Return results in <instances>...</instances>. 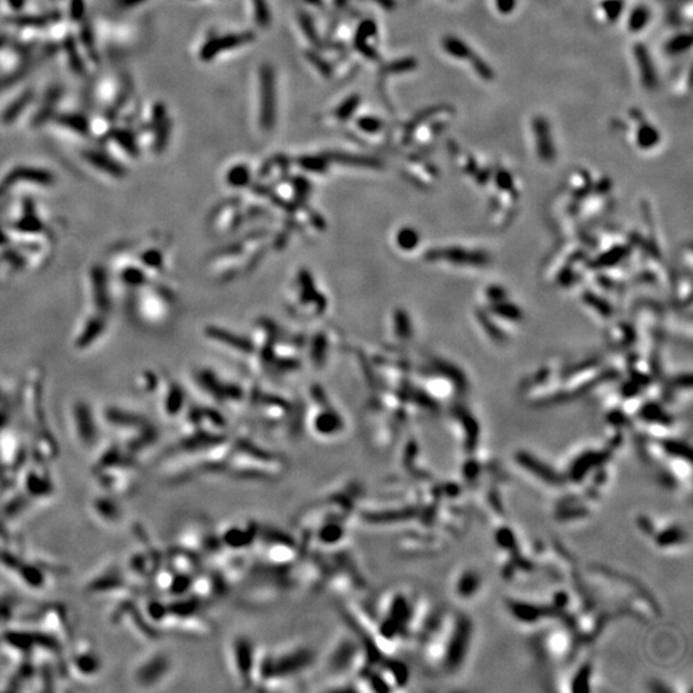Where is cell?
<instances>
[{
  "label": "cell",
  "mask_w": 693,
  "mask_h": 693,
  "mask_svg": "<svg viewBox=\"0 0 693 693\" xmlns=\"http://www.w3.org/2000/svg\"><path fill=\"white\" fill-rule=\"evenodd\" d=\"M636 338H637V331L627 322H617L615 326L610 329V342L615 344L619 348L629 345L628 343L630 342L633 343Z\"/></svg>",
  "instance_id": "cb8c5ba5"
},
{
  "label": "cell",
  "mask_w": 693,
  "mask_h": 693,
  "mask_svg": "<svg viewBox=\"0 0 693 693\" xmlns=\"http://www.w3.org/2000/svg\"><path fill=\"white\" fill-rule=\"evenodd\" d=\"M581 301L593 315L600 317V319L608 320L612 316V312H614L612 306L610 304V302L605 297L601 295V293L597 295L593 290H584L581 293Z\"/></svg>",
  "instance_id": "7402d4cb"
},
{
  "label": "cell",
  "mask_w": 693,
  "mask_h": 693,
  "mask_svg": "<svg viewBox=\"0 0 693 693\" xmlns=\"http://www.w3.org/2000/svg\"><path fill=\"white\" fill-rule=\"evenodd\" d=\"M630 57L641 89L647 93L658 91L660 88V75L656 62L647 44L641 40L633 42L630 47Z\"/></svg>",
  "instance_id": "5bb4252c"
},
{
  "label": "cell",
  "mask_w": 693,
  "mask_h": 693,
  "mask_svg": "<svg viewBox=\"0 0 693 693\" xmlns=\"http://www.w3.org/2000/svg\"><path fill=\"white\" fill-rule=\"evenodd\" d=\"M482 295H483L485 304L504 301V300L510 297L507 289L504 285H499V284H490V285H487V287L484 288Z\"/></svg>",
  "instance_id": "83f0119b"
},
{
  "label": "cell",
  "mask_w": 693,
  "mask_h": 693,
  "mask_svg": "<svg viewBox=\"0 0 693 693\" xmlns=\"http://www.w3.org/2000/svg\"><path fill=\"white\" fill-rule=\"evenodd\" d=\"M627 9V0H596L592 17L601 26H614L622 21Z\"/></svg>",
  "instance_id": "ac0fdd59"
},
{
  "label": "cell",
  "mask_w": 693,
  "mask_h": 693,
  "mask_svg": "<svg viewBox=\"0 0 693 693\" xmlns=\"http://www.w3.org/2000/svg\"><path fill=\"white\" fill-rule=\"evenodd\" d=\"M490 186V221L493 227H506L510 225L518 208L521 189L518 177L511 168L504 165L493 167ZM488 186V188H490Z\"/></svg>",
  "instance_id": "3957f363"
},
{
  "label": "cell",
  "mask_w": 693,
  "mask_h": 693,
  "mask_svg": "<svg viewBox=\"0 0 693 693\" xmlns=\"http://www.w3.org/2000/svg\"><path fill=\"white\" fill-rule=\"evenodd\" d=\"M248 179H249V171L243 165L231 168L227 174V182L232 186H243L248 182Z\"/></svg>",
  "instance_id": "f546056e"
},
{
  "label": "cell",
  "mask_w": 693,
  "mask_h": 693,
  "mask_svg": "<svg viewBox=\"0 0 693 693\" xmlns=\"http://www.w3.org/2000/svg\"><path fill=\"white\" fill-rule=\"evenodd\" d=\"M319 655L304 642L257 646L253 668V689L295 692L304 689L315 674Z\"/></svg>",
  "instance_id": "6da1fadb"
},
{
  "label": "cell",
  "mask_w": 693,
  "mask_h": 693,
  "mask_svg": "<svg viewBox=\"0 0 693 693\" xmlns=\"http://www.w3.org/2000/svg\"><path fill=\"white\" fill-rule=\"evenodd\" d=\"M302 166L307 167L309 171H322L324 161L319 160V158H304L302 161Z\"/></svg>",
  "instance_id": "74e56055"
},
{
  "label": "cell",
  "mask_w": 693,
  "mask_h": 693,
  "mask_svg": "<svg viewBox=\"0 0 693 693\" xmlns=\"http://www.w3.org/2000/svg\"><path fill=\"white\" fill-rule=\"evenodd\" d=\"M490 7L498 17H511L516 13L519 8V0H490Z\"/></svg>",
  "instance_id": "4316f807"
},
{
  "label": "cell",
  "mask_w": 693,
  "mask_h": 693,
  "mask_svg": "<svg viewBox=\"0 0 693 693\" xmlns=\"http://www.w3.org/2000/svg\"><path fill=\"white\" fill-rule=\"evenodd\" d=\"M58 121L61 124H64V126L71 127L78 133H88V129H89L86 119L81 116H77V114H64L58 119Z\"/></svg>",
  "instance_id": "f1b7e54d"
},
{
  "label": "cell",
  "mask_w": 693,
  "mask_h": 693,
  "mask_svg": "<svg viewBox=\"0 0 693 693\" xmlns=\"http://www.w3.org/2000/svg\"><path fill=\"white\" fill-rule=\"evenodd\" d=\"M254 4V17L261 28H267L270 25V9L267 7L266 0H253Z\"/></svg>",
  "instance_id": "4dcf8cb0"
},
{
  "label": "cell",
  "mask_w": 693,
  "mask_h": 693,
  "mask_svg": "<svg viewBox=\"0 0 693 693\" xmlns=\"http://www.w3.org/2000/svg\"><path fill=\"white\" fill-rule=\"evenodd\" d=\"M254 561L273 567H292L303 553L300 540L276 528L259 524L252 550Z\"/></svg>",
  "instance_id": "277c9868"
},
{
  "label": "cell",
  "mask_w": 693,
  "mask_h": 693,
  "mask_svg": "<svg viewBox=\"0 0 693 693\" xmlns=\"http://www.w3.org/2000/svg\"><path fill=\"white\" fill-rule=\"evenodd\" d=\"M476 322L479 325L480 330L483 331L490 342L497 344H504L509 340V336L504 326L494 320L492 316L485 311V308H476L474 311Z\"/></svg>",
  "instance_id": "44dd1931"
},
{
  "label": "cell",
  "mask_w": 693,
  "mask_h": 693,
  "mask_svg": "<svg viewBox=\"0 0 693 693\" xmlns=\"http://www.w3.org/2000/svg\"><path fill=\"white\" fill-rule=\"evenodd\" d=\"M358 103H360V98L358 97H350L348 100H345L343 105L339 107V109L336 111V116L340 119H348L350 114L356 111Z\"/></svg>",
  "instance_id": "836d02e7"
},
{
  "label": "cell",
  "mask_w": 693,
  "mask_h": 693,
  "mask_svg": "<svg viewBox=\"0 0 693 693\" xmlns=\"http://www.w3.org/2000/svg\"><path fill=\"white\" fill-rule=\"evenodd\" d=\"M396 244L401 251L410 253L417 249L420 244V234L410 226H403L396 235Z\"/></svg>",
  "instance_id": "d4e9b609"
},
{
  "label": "cell",
  "mask_w": 693,
  "mask_h": 693,
  "mask_svg": "<svg viewBox=\"0 0 693 693\" xmlns=\"http://www.w3.org/2000/svg\"><path fill=\"white\" fill-rule=\"evenodd\" d=\"M611 127L624 135L633 149L651 153L663 144V131L639 107H630L623 117L611 119Z\"/></svg>",
  "instance_id": "5b68a950"
},
{
  "label": "cell",
  "mask_w": 693,
  "mask_h": 693,
  "mask_svg": "<svg viewBox=\"0 0 693 693\" xmlns=\"http://www.w3.org/2000/svg\"><path fill=\"white\" fill-rule=\"evenodd\" d=\"M432 263H439L454 268H483L490 265V256L480 247L465 244H447L435 247L425 254Z\"/></svg>",
  "instance_id": "9c48e42d"
},
{
  "label": "cell",
  "mask_w": 693,
  "mask_h": 693,
  "mask_svg": "<svg viewBox=\"0 0 693 693\" xmlns=\"http://www.w3.org/2000/svg\"><path fill=\"white\" fill-rule=\"evenodd\" d=\"M259 524L252 519H232L215 531L218 546L229 552H252Z\"/></svg>",
  "instance_id": "8fae6325"
},
{
  "label": "cell",
  "mask_w": 693,
  "mask_h": 693,
  "mask_svg": "<svg viewBox=\"0 0 693 693\" xmlns=\"http://www.w3.org/2000/svg\"><path fill=\"white\" fill-rule=\"evenodd\" d=\"M479 579L476 578L475 575L471 574V573H468V574L463 575L460 579V583H458V591L461 592L463 596H470L473 592H475L474 589L476 588V584L479 583Z\"/></svg>",
  "instance_id": "d6a6232c"
},
{
  "label": "cell",
  "mask_w": 693,
  "mask_h": 693,
  "mask_svg": "<svg viewBox=\"0 0 693 693\" xmlns=\"http://www.w3.org/2000/svg\"><path fill=\"white\" fill-rule=\"evenodd\" d=\"M288 462L284 456L256 442L232 439L230 451L218 469V476L235 482L265 483L285 474Z\"/></svg>",
  "instance_id": "7a4b0ae2"
},
{
  "label": "cell",
  "mask_w": 693,
  "mask_h": 693,
  "mask_svg": "<svg viewBox=\"0 0 693 693\" xmlns=\"http://www.w3.org/2000/svg\"><path fill=\"white\" fill-rule=\"evenodd\" d=\"M8 1H9L11 7L13 8V9H21L26 0H8Z\"/></svg>",
  "instance_id": "ab89813d"
},
{
  "label": "cell",
  "mask_w": 693,
  "mask_h": 693,
  "mask_svg": "<svg viewBox=\"0 0 693 693\" xmlns=\"http://www.w3.org/2000/svg\"><path fill=\"white\" fill-rule=\"evenodd\" d=\"M174 672V661L171 656L163 651L150 655L138 668V680L146 687H160L165 685Z\"/></svg>",
  "instance_id": "9a60e30c"
},
{
  "label": "cell",
  "mask_w": 693,
  "mask_h": 693,
  "mask_svg": "<svg viewBox=\"0 0 693 693\" xmlns=\"http://www.w3.org/2000/svg\"><path fill=\"white\" fill-rule=\"evenodd\" d=\"M456 117V109L449 105H435L419 113L405 130V141L429 144L444 133Z\"/></svg>",
  "instance_id": "52a82bcc"
},
{
  "label": "cell",
  "mask_w": 693,
  "mask_h": 693,
  "mask_svg": "<svg viewBox=\"0 0 693 693\" xmlns=\"http://www.w3.org/2000/svg\"><path fill=\"white\" fill-rule=\"evenodd\" d=\"M88 158L90 160L95 166H99V167L108 168L107 171H112V172H119L117 170V166L112 163L111 161H108L105 157H102L100 154L97 153H88Z\"/></svg>",
  "instance_id": "8d00e7d4"
},
{
  "label": "cell",
  "mask_w": 693,
  "mask_h": 693,
  "mask_svg": "<svg viewBox=\"0 0 693 693\" xmlns=\"http://www.w3.org/2000/svg\"><path fill=\"white\" fill-rule=\"evenodd\" d=\"M261 84V125L265 130H271L276 119V90L275 75L268 66H263L259 73Z\"/></svg>",
  "instance_id": "2e32d148"
},
{
  "label": "cell",
  "mask_w": 693,
  "mask_h": 693,
  "mask_svg": "<svg viewBox=\"0 0 693 693\" xmlns=\"http://www.w3.org/2000/svg\"><path fill=\"white\" fill-rule=\"evenodd\" d=\"M451 152L456 166L463 177H466L479 189H485L490 186L493 166H490L488 162L482 161L479 155L460 147L458 144H454L451 147Z\"/></svg>",
  "instance_id": "4fadbf2b"
},
{
  "label": "cell",
  "mask_w": 693,
  "mask_h": 693,
  "mask_svg": "<svg viewBox=\"0 0 693 693\" xmlns=\"http://www.w3.org/2000/svg\"><path fill=\"white\" fill-rule=\"evenodd\" d=\"M31 98H32V94H31V91H28L22 97H20V99H17L14 103L9 105L7 111L3 113V116H1L3 122H6V124L12 122L23 111V108L30 103Z\"/></svg>",
  "instance_id": "484cf974"
},
{
  "label": "cell",
  "mask_w": 693,
  "mask_h": 693,
  "mask_svg": "<svg viewBox=\"0 0 693 693\" xmlns=\"http://www.w3.org/2000/svg\"><path fill=\"white\" fill-rule=\"evenodd\" d=\"M83 12H84V4H83V0H73L72 1V7H71V13H72V17L77 20L83 16Z\"/></svg>",
  "instance_id": "f35d334b"
},
{
  "label": "cell",
  "mask_w": 693,
  "mask_h": 693,
  "mask_svg": "<svg viewBox=\"0 0 693 693\" xmlns=\"http://www.w3.org/2000/svg\"><path fill=\"white\" fill-rule=\"evenodd\" d=\"M443 53L462 66H468L470 72L483 84H492L496 80V72L490 62L469 42L455 34H446L442 37Z\"/></svg>",
  "instance_id": "ba28073f"
},
{
  "label": "cell",
  "mask_w": 693,
  "mask_h": 693,
  "mask_svg": "<svg viewBox=\"0 0 693 693\" xmlns=\"http://www.w3.org/2000/svg\"><path fill=\"white\" fill-rule=\"evenodd\" d=\"M689 76H691V71H689V67H687L686 71H682L680 76L677 77L675 83L673 85L674 93L677 95H685L686 93L689 91V81H691Z\"/></svg>",
  "instance_id": "1f68e13d"
},
{
  "label": "cell",
  "mask_w": 693,
  "mask_h": 693,
  "mask_svg": "<svg viewBox=\"0 0 693 693\" xmlns=\"http://www.w3.org/2000/svg\"><path fill=\"white\" fill-rule=\"evenodd\" d=\"M529 136L533 153L538 162L550 166L557 160V146L552 124L546 114L534 113L529 119Z\"/></svg>",
  "instance_id": "7c38bea8"
},
{
  "label": "cell",
  "mask_w": 693,
  "mask_h": 693,
  "mask_svg": "<svg viewBox=\"0 0 693 693\" xmlns=\"http://www.w3.org/2000/svg\"><path fill=\"white\" fill-rule=\"evenodd\" d=\"M358 127L367 133H377L381 129V122L374 117H362L358 121Z\"/></svg>",
  "instance_id": "d590c367"
},
{
  "label": "cell",
  "mask_w": 693,
  "mask_h": 693,
  "mask_svg": "<svg viewBox=\"0 0 693 693\" xmlns=\"http://www.w3.org/2000/svg\"><path fill=\"white\" fill-rule=\"evenodd\" d=\"M114 138L122 147L126 149L127 152L136 153V146H135V141H134L133 136L130 134L125 133V131H117V133H114Z\"/></svg>",
  "instance_id": "e575fe53"
},
{
  "label": "cell",
  "mask_w": 693,
  "mask_h": 693,
  "mask_svg": "<svg viewBox=\"0 0 693 693\" xmlns=\"http://www.w3.org/2000/svg\"><path fill=\"white\" fill-rule=\"evenodd\" d=\"M141 1L144 0H119V3L124 6V7H133L135 4H139Z\"/></svg>",
  "instance_id": "60d3db41"
},
{
  "label": "cell",
  "mask_w": 693,
  "mask_h": 693,
  "mask_svg": "<svg viewBox=\"0 0 693 693\" xmlns=\"http://www.w3.org/2000/svg\"><path fill=\"white\" fill-rule=\"evenodd\" d=\"M652 18L653 13L651 8L644 3H637L632 8L627 7L622 21L624 22L625 31L629 35L636 36L646 31V28L650 26Z\"/></svg>",
  "instance_id": "d6986e66"
},
{
  "label": "cell",
  "mask_w": 693,
  "mask_h": 693,
  "mask_svg": "<svg viewBox=\"0 0 693 693\" xmlns=\"http://www.w3.org/2000/svg\"><path fill=\"white\" fill-rule=\"evenodd\" d=\"M692 47V34L691 31H680L674 35L670 36L665 44H664V52L668 57L675 58V57L685 56L691 50Z\"/></svg>",
  "instance_id": "603a6c76"
},
{
  "label": "cell",
  "mask_w": 693,
  "mask_h": 693,
  "mask_svg": "<svg viewBox=\"0 0 693 693\" xmlns=\"http://www.w3.org/2000/svg\"><path fill=\"white\" fill-rule=\"evenodd\" d=\"M257 646L244 633H232L225 639V664L232 682L243 691L253 689V668Z\"/></svg>",
  "instance_id": "8992f818"
},
{
  "label": "cell",
  "mask_w": 693,
  "mask_h": 693,
  "mask_svg": "<svg viewBox=\"0 0 693 693\" xmlns=\"http://www.w3.org/2000/svg\"><path fill=\"white\" fill-rule=\"evenodd\" d=\"M252 40L253 34L251 32L229 34V35L221 36V37H212L204 44L203 48L201 50V58L203 61H211L220 53L238 48L240 45L252 42Z\"/></svg>",
  "instance_id": "e0dca14e"
},
{
  "label": "cell",
  "mask_w": 693,
  "mask_h": 693,
  "mask_svg": "<svg viewBox=\"0 0 693 693\" xmlns=\"http://www.w3.org/2000/svg\"><path fill=\"white\" fill-rule=\"evenodd\" d=\"M484 308L499 324L504 322V324L515 325V324H520V322L523 321V319H524V311H523V308L520 307L518 303L512 302L510 300V297L506 298L504 301L487 304V307Z\"/></svg>",
  "instance_id": "ffe728a7"
},
{
  "label": "cell",
  "mask_w": 693,
  "mask_h": 693,
  "mask_svg": "<svg viewBox=\"0 0 693 693\" xmlns=\"http://www.w3.org/2000/svg\"><path fill=\"white\" fill-rule=\"evenodd\" d=\"M308 413L307 427L312 437L324 443H333L343 438L347 424L343 416L331 406L326 398L315 401Z\"/></svg>",
  "instance_id": "30bf717a"
}]
</instances>
